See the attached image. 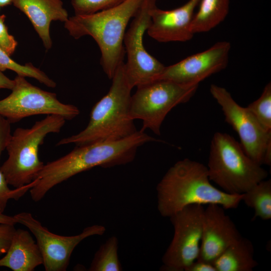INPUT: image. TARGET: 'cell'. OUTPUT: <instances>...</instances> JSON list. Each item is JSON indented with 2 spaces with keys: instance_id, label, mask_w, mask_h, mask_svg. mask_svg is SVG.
I'll use <instances>...</instances> for the list:
<instances>
[{
  "instance_id": "7c38bea8",
  "label": "cell",
  "mask_w": 271,
  "mask_h": 271,
  "mask_svg": "<svg viewBox=\"0 0 271 271\" xmlns=\"http://www.w3.org/2000/svg\"><path fill=\"white\" fill-rule=\"evenodd\" d=\"M17 223L26 226L36 238L43 258L46 271H65L75 248L84 239L93 235H102L105 228L93 225L85 228L79 234L61 236L50 231L29 212H22L14 216Z\"/></svg>"
},
{
  "instance_id": "f546056e",
  "label": "cell",
  "mask_w": 271,
  "mask_h": 271,
  "mask_svg": "<svg viewBox=\"0 0 271 271\" xmlns=\"http://www.w3.org/2000/svg\"><path fill=\"white\" fill-rule=\"evenodd\" d=\"M0 223L9 224L15 225L17 223L15 217L0 213Z\"/></svg>"
},
{
  "instance_id": "4dcf8cb0",
  "label": "cell",
  "mask_w": 271,
  "mask_h": 271,
  "mask_svg": "<svg viewBox=\"0 0 271 271\" xmlns=\"http://www.w3.org/2000/svg\"><path fill=\"white\" fill-rule=\"evenodd\" d=\"M13 0H0V7H5L12 3Z\"/></svg>"
},
{
  "instance_id": "83f0119b",
  "label": "cell",
  "mask_w": 271,
  "mask_h": 271,
  "mask_svg": "<svg viewBox=\"0 0 271 271\" xmlns=\"http://www.w3.org/2000/svg\"><path fill=\"white\" fill-rule=\"evenodd\" d=\"M185 271H216V269L213 263L196 259Z\"/></svg>"
},
{
  "instance_id": "4fadbf2b",
  "label": "cell",
  "mask_w": 271,
  "mask_h": 271,
  "mask_svg": "<svg viewBox=\"0 0 271 271\" xmlns=\"http://www.w3.org/2000/svg\"><path fill=\"white\" fill-rule=\"evenodd\" d=\"M230 49L229 42H217L204 51L165 66L156 80H168L183 84H199L206 78L226 67Z\"/></svg>"
},
{
  "instance_id": "7a4b0ae2",
  "label": "cell",
  "mask_w": 271,
  "mask_h": 271,
  "mask_svg": "<svg viewBox=\"0 0 271 271\" xmlns=\"http://www.w3.org/2000/svg\"><path fill=\"white\" fill-rule=\"evenodd\" d=\"M207 166L184 159L170 167L158 184L157 208L164 217H170L191 204H218L224 209H235L242 194H231L214 186Z\"/></svg>"
},
{
  "instance_id": "30bf717a",
  "label": "cell",
  "mask_w": 271,
  "mask_h": 271,
  "mask_svg": "<svg viewBox=\"0 0 271 271\" xmlns=\"http://www.w3.org/2000/svg\"><path fill=\"white\" fill-rule=\"evenodd\" d=\"M156 2L143 1L124 34L123 45L127 55L125 72L132 88L156 81L165 67L148 52L143 42L151 21L150 10L157 6Z\"/></svg>"
},
{
  "instance_id": "ffe728a7",
  "label": "cell",
  "mask_w": 271,
  "mask_h": 271,
  "mask_svg": "<svg viewBox=\"0 0 271 271\" xmlns=\"http://www.w3.org/2000/svg\"><path fill=\"white\" fill-rule=\"evenodd\" d=\"M241 201L254 210L253 219L271 218V180H263L242 194Z\"/></svg>"
},
{
  "instance_id": "44dd1931",
  "label": "cell",
  "mask_w": 271,
  "mask_h": 271,
  "mask_svg": "<svg viewBox=\"0 0 271 271\" xmlns=\"http://www.w3.org/2000/svg\"><path fill=\"white\" fill-rule=\"evenodd\" d=\"M11 134V123L0 115V158L3 152L6 149ZM34 184L35 181H33L31 184L23 187L10 189L0 169V213H3L9 200H19Z\"/></svg>"
},
{
  "instance_id": "5bb4252c",
  "label": "cell",
  "mask_w": 271,
  "mask_h": 271,
  "mask_svg": "<svg viewBox=\"0 0 271 271\" xmlns=\"http://www.w3.org/2000/svg\"><path fill=\"white\" fill-rule=\"evenodd\" d=\"M241 237L222 206L207 205L203 213L202 237L197 259L213 263L227 247Z\"/></svg>"
},
{
  "instance_id": "8fae6325",
  "label": "cell",
  "mask_w": 271,
  "mask_h": 271,
  "mask_svg": "<svg viewBox=\"0 0 271 271\" xmlns=\"http://www.w3.org/2000/svg\"><path fill=\"white\" fill-rule=\"evenodd\" d=\"M203 205L191 204L169 218L173 239L162 257L163 271H185L198 257L202 237Z\"/></svg>"
},
{
  "instance_id": "ba28073f",
  "label": "cell",
  "mask_w": 271,
  "mask_h": 271,
  "mask_svg": "<svg viewBox=\"0 0 271 271\" xmlns=\"http://www.w3.org/2000/svg\"><path fill=\"white\" fill-rule=\"evenodd\" d=\"M14 81L11 94L0 100V115L11 124L40 114L57 115L72 120L80 113L77 107L61 102L55 93L32 85L24 77L17 75Z\"/></svg>"
},
{
  "instance_id": "6da1fadb",
  "label": "cell",
  "mask_w": 271,
  "mask_h": 271,
  "mask_svg": "<svg viewBox=\"0 0 271 271\" xmlns=\"http://www.w3.org/2000/svg\"><path fill=\"white\" fill-rule=\"evenodd\" d=\"M153 141L158 140L140 130L119 141L76 146L66 155L44 164L30 189L31 197L38 202L57 185L94 167L110 168L129 163L134 160L138 147Z\"/></svg>"
},
{
  "instance_id": "3957f363",
  "label": "cell",
  "mask_w": 271,
  "mask_h": 271,
  "mask_svg": "<svg viewBox=\"0 0 271 271\" xmlns=\"http://www.w3.org/2000/svg\"><path fill=\"white\" fill-rule=\"evenodd\" d=\"M107 93L93 107L90 120L82 131L61 139L56 146H76L123 140L138 130L129 115L131 90L125 72L124 62L116 69Z\"/></svg>"
},
{
  "instance_id": "603a6c76",
  "label": "cell",
  "mask_w": 271,
  "mask_h": 271,
  "mask_svg": "<svg viewBox=\"0 0 271 271\" xmlns=\"http://www.w3.org/2000/svg\"><path fill=\"white\" fill-rule=\"evenodd\" d=\"M10 56L0 48V71L9 69L15 72L18 75L36 79L49 87L55 88L56 83L43 71L31 63L21 65L11 58Z\"/></svg>"
},
{
  "instance_id": "5b68a950",
  "label": "cell",
  "mask_w": 271,
  "mask_h": 271,
  "mask_svg": "<svg viewBox=\"0 0 271 271\" xmlns=\"http://www.w3.org/2000/svg\"><path fill=\"white\" fill-rule=\"evenodd\" d=\"M249 157L230 135L216 132L211 142L209 178L224 192L242 194L265 180L267 172Z\"/></svg>"
},
{
  "instance_id": "2e32d148",
  "label": "cell",
  "mask_w": 271,
  "mask_h": 271,
  "mask_svg": "<svg viewBox=\"0 0 271 271\" xmlns=\"http://www.w3.org/2000/svg\"><path fill=\"white\" fill-rule=\"evenodd\" d=\"M32 24L47 50L52 45L50 27L53 21L66 22L69 17L61 0H13Z\"/></svg>"
},
{
  "instance_id": "d4e9b609",
  "label": "cell",
  "mask_w": 271,
  "mask_h": 271,
  "mask_svg": "<svg viewBox=\"0 0 271 271\" xmlns=\"http://www.w3.org/2000/svg\"><path fill=\"white\" fill-rule=\"evenodd\" d=\"M125 0H71L75 15L89 14L120 4Z\"/></svg>"
},
{
  "instance_id": "9c48e42d",
  "label": "cell",
  "mask_w": 271,
  "mask_h": 271,
  "mask_svg": "<svg viewBox=\"0 0 271 271\" xmlns=\"http://www.w3.org/2000/svg\"><path fill=\"white\" fill-rule=\"evenodd\" d=\"M210 92L221 106L225 120L237 133L246 154L261 165H271V132L266 131L247 109L239 105L225 88L212 84Z\"/></svg>"
},
{
  "instance_id": "7402d4cb",
  "label": "cell",
  "mask_w": 271,
  "mask_h": 271,
  "mask_svg": "<svg viewBox=\"0 0 271 271\" xmlns=\"http://www.w3.org/2000/svg\"><path fill=\"white\" fill-rule=\"evenodd\" d=\"M118 240L116 236L109 238L95 252L90 271H121L122 267L118 256Z\"/></svg>"
},
{
  "instance_id": "277c9868",
  "label": "cell",
  "mask_w": 271,
  "mask_h": 271,
  "mask_svg": "<svg viewBox=\"0 0 271 271\" xmlns=\"http://www.w3.org/2000/svg\"><path fill=\"white\" fill-rule=\"evenodd\" d=\"M143 1L125 0L96 13L75 15L65 22V28L74 39L90 36L95 41L101 52V65L110 79L124 62L126 27Z\"/></svg>"
},
{
  "instance_id": "f1b7e54d",
  "label": "cell",
  "mask_w": 271,
  "mask_h": 271,
  "mask_svg": "<svg viewBox=\"0 0 271 271\" xmlns=\"http://www.w3.org/2000/svg\"><path fill=\"white\" fill-rule=\"evenodd\" d=\"M15 84L14 80H12L0 71V89L12 90Z\"/></svg>"
},
{
  "instance_id": "cb8c5ba5",
  "label": "cell",
  "mask_w": 271,
  "mask_h": 271,
  "mask_svg": "<svg viewBox=\"0 0 271 271\" xmlns=\"http://www.w3.org/2000/svg\"><path fill=\"white\" fill-rule=\"evenodd\" d=\"M247 109L266 131L271 132V83L264 87L260 97L250 103Z\"/></svg>"
},
{
  "instance_id": "d6986e66",
  "label": "cell",
  "mask_w": 271,
  "mask_h": 271,
  "mask_svg": "<svg viewBox=\"0 0 271 271\" xmlns=\"http://www.w3.org/2000/svg\"><path fill=\"white\" fill-rule=\"evenodd\" d=\"M230 0H200L191 25L194 34L207 32L216 27L226 18Z\"/></svg>"
},
{
  "instance_id": "e0dca14e",
  "label": "cell",
  "mask_w": 271,
  "mask_h": 271,
  "mask_svg": "<svg viewBox=\"0 0 271 271\" xmlns=\"http://www.w3.org/2000/svg\"><path fill=\"white\" fill-rule=\"evenodd\" d=\"M5 254L0 258V267H6L13 271H33L43 264L37 242L28 231L22 229H16Z\"/></svg>"
},
{
  "instance_id": "4316f807",
  "label": "cell",
  "mask_w": 271,
  "mask_h": 271,
  "mask_svg": "<svg viewBox=\"0 0 271 271\" xmlns=\"http://www.w3.org/2000/svg\"><path fill=\"white\" fill-rule=\"evenodd\" d=\"M15 230L14 225L0 223V257L7 252Z\"/></svg>"
},
{
  "instance_id": "52a82bcc",
  "label": "cell",
  "mask_w": 271,
  "mask_h": 271,
  "mask_svg": "<svg viewBox=\"0 0 271 271\" xmlns=\"http://www.w3.org/2000/svg\"><path fill=\"white\" fill-rule=\"evenodd\" d=\"M199 83L183 84L168 80H158L137 87L131 95L129 115L141 119V130L150 129L161 134L163 121L171 110L188 101L194 95Z\"/></svg>"
},
{
  "instance_id": "ac0fdd59",
  "label": "cell",
  "mask_w": 271,
  "mask_h": 271,
  "mask_svg": "<svg viewBox=\"0 0 271 271\" xmlns=\"http://www.w3.org/2000/svg\"><path fill=\"white\" fill-rule=\"evenodd\" d=\"M213 264L216 271H252L258 265L252 243L242 236L227 247Z\"/></svg>"
},
{
  "instance_id": "484cf974",
  "label": "cell",
  "mask_w": 271,
  "mask_h": 271,
  "mask_svg": "<svg viewBox=\"0 0 271 271\" xmlns=\"http://www.w3.org/2000/svg\"><path fill=\"white\" fill-rule=\"evenodd\" d=\"M5 15H0V48L10 56L15 52L18 43L9 33L5 24Z\"/></svg>"
},
{
  "instance_id": "8992f818",
  "label": "cell",
  "mask_w": 271,
  "mask_h": 271,
  "mask_svg": "<svg viewBox=\"0 0 271 271\" xmlns=\"http://www.w3.org/2000/svg\"><path fill=\"white\" fill-rule=\"evenodd\" d=\"M66 120L60 115H48L30 128L15 129L6 147L8 158L0 167L8 185L19 188L35 180L44 166L39 158L40 146L48 134L59 132Z\"/></svg>"
},
{
  "instance_id": "9a60e30c",
  "label": "cell",
  "mask_w": 271,
  "mask_h": 271,
  "mask_svg": "<svg viewBox=\"0 0 271 271\" xmlns=\"http://www.w3.org/2000/svg\"><path fill=\"white\" fill-rule=\"evenodd\" d=\"M200 0H189L177 8L163 10L157 6L150 10L148 35L161 43L185 42L194 36L191 25L195 9Z\"/></svg>"
}]
</instances>
